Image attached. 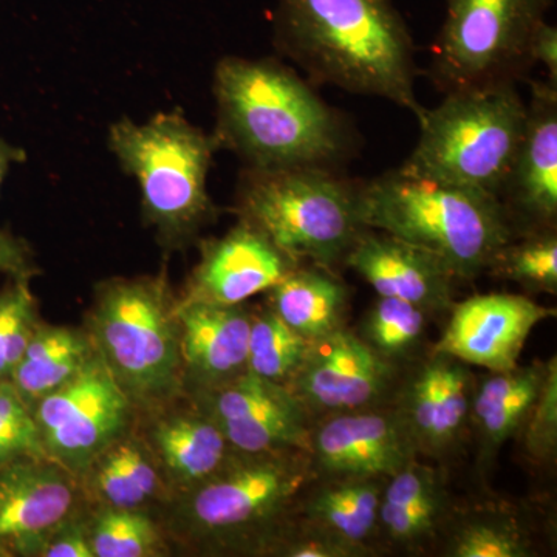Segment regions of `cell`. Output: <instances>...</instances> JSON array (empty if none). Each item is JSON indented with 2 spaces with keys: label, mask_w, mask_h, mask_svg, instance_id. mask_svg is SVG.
I'll list each match as a JSON object with an SVG mask.
<instances>
[{
  "label": "cell",
  "mask_w": 557,
  "mask_h": 557,
  "mask_svg": "<svg viewBox=\"0 0 557 557\" xmlns=\"http://www.w3.org/2000/svg\"><path fill=\"white\" fill-rule=\"evenodd\" d=\"M220 149L255 170H336L354 152V129L313 84L276 60L226 57L214 70Z\"/></svg>",
  "instance_id": "6da1fadb"
},
{
  "label": "cell",
  "mask_w": 557,
  "mask_h": 557,
  "mask_svg": "<svg viewBox=\"0 0 557 557\" xmlns=\"http://www.w3.org/2000/svg\"><path fill=\"white\" fill-rule=\"evenodd\" d=\"M274 33L313 86L383 98L423 119L416 46L394 0H277Z\"/></svg>",
  "instance_id": "7a4b0ae2"
},
{
  "label": "cell",
  "mask_w": 557,
  "mask_h": 557,
  "mask_svg": "<svg viewBox=\"0 0 557 557\" xmlns=\"http://www.w3.org/2000/svg\"><path fill=\"white\" fill-rule=\"evenodd\" d=\"M359 219L442 260L457 282L486 273L515 237L496 196L399 170L362 182Z\"/></svg>",
  "instance_id": "3957f363"
},
{
  "label": "cell",
  "mask_w": 557,
  "mask_h": 557,
  "mask_svg": "<svg viewBox=\"0 0 557 557\" xmlns=\"http://www.w3.org/2000/svg\"><path fill=\"white\" fill-rule=\"evenodd\" d=\"M109 148L137 180L143 218L164 247H183L215 219L208 174L219 143L180 110L157 113L141 124L116 121L110 126Z\"/></svg>",
  "instance_id": "277c9868"
},
{
  "label": "cell",
  "mask_w": 557,
  "mask_h": 557,
  "mask_svg": "<svg viewBox=\"0 0 557 557\" xmlns=\"http://www.w3.org/2000/svg\"><path fill=\"white\" fill-rule=\"evenodd\" d=\"M361 185L324 168H245L236 211L296 262L333 270L366 230L359 219Z\"/></svg>",
  "instance_id": "5b68a950"
},
{
  "label": "cell",
  "mask_w": 557,
  "mask_h": 557,
  "mask_svg": "<svg viewBox=\"0 0 557 557\" xmlns=\"http://www.w3.org/2000/svg\"><path fill=\"white\" fill-rule=\"evenodd\" d=\"M525 120L516 83L448 91L418 121L420 139L399 170L498 197Z\"/></svg>",
  "instance_id": "8992f818"
},
{
  "label": "cell",
  "mask_w": 557,
  "mask_h": 557,
  "mask_svg": "<svg viewBox=\"0 0 557 557\" xmlns=\"http://www.w3.org/2000/svg\"><path fill=\"white\" fill-rule=\"evenodd\" d=\"M177 302L164 273L109 278L95 293L87 332L134 405H156L182 387Z\"/></svg>",
  "instance_id": "52a82bcc"
},
{
  "label": "cell",
  "mask_w": 557,
  "mask_h": 557,
  "mask_svg": "<svg viewBox=\"0 0 557 557\" xmlns=\"http://www.w3.org/2000/svg\"><path fill=\"white\" fill-rule=\"evenodd\" d=\"M318 479L307 450L244 454L190 490L185 520L190 531L220 547L255 544L274 552L287 536L307 487Z\"/></svg>",
  "instance_id": "ba28073f"
},
{
  "label": "cell",
  "mask_w": 557,
  "mask_h": 557,
  "mask_svg": "<svg viewBox=\"0 0 557 557\" xmlns=\"http://www.w3.org/2000/svg\"><path fill=\"white\" fill-rule=\"evenodd\" d=\"M553 0H446L432 79L448 91L516 83L533 69L531 42Z\"/></svg>",
  "instance_id": "9c48e42d"
},
{
  "label": "cell",
  "mask_w": 557,
  "mask_h": 557,
  "mask_svg": "<svg viewBox=\"0 0 557 557\" xmlns=\"http://www.w3.org/2000/svg\"><path fill=\"white\" fill-rule=\"evenodd\" d=\"M132 405L100 355H95L78 375L33 408L44 453L70 474L86 472L121 437Z\"/></svg>",
  "instance_id": "30bf717a"
},
{
  "label": "cell",
  "mask_w": 557,
  "mask_h": 557,
  "mask_svg": "<svg viewBox=\"0 0 557 557\" xmlns=\"http://www.w3.org/2000/svg\"><path fill=\"white\" fill-rule=\"evenodd\" d=\"M287 387L314 421L391 403L398 387V369L358 333L343 327L311 341Z\"/></svg>",
  "instance_id": "8fae6325"
},
{
  "label": "cell",
  "mask_w": 557,
  "mask_h": 557,
  "mask_svg": "<svg viewBox=\"0 0 557 557\" xmlns=\"http://www.w3.org/2000/svg\"><path fill=\"white\" fill-rule=\"evenodd\" d=\"M200 412L218 424L237 453H309L313 420L284 384L247 370L222 386L200 392Z\"/></svg>",
  "instance_id": "7c38bea8"
},
{
  "label": "cell",
  "mask_w": 557,
  "mask_h": 557,
  "mask_svg": "<svg viewBox=\"0 0 557 557\" xmlns=\"http://www.w3.org/2000/svg\"><path fill=\"white\" fill-rule=\"evenodd\" d=\"M309 454L318 478L388 479L418 458L394 403L318 418Z\"/></svg>",
  "instance_id": "4fadbf2b"
},
{
  "label": "cell",
  "mask_w": 557,
  "mask_h": 557,
  "mask_svg": "<svg viewBox=\"0 0 557 557\" xmlns=\"http://www.w3.org/2000/svg\"><path fill=\"white\" fill-rule=\"evenodd\" d=\"M475 380L465 362L431 351L405 383L398 384L392 403L418 456L445 460L457 453L469 431Z\"/></svg>",
  "instance_id": "5bb4252c"
},
{
  "label": "cell",
  "mask_w": 557,
  "mask_h": 557,
  "mask_svg": "<svg viewBox=\"0 0 557 557\" xmlns=\"http://www.w3.org/2000/svg\"><path fill=\"white\" fill-rule=\"evenodd\" d=\"M516 236L556 230L557 86L531 83L525 129L497 197Z\"/></svg>",
  "instance_id": "9a60e30c"
},
{
  "label": "cell",
  "mask_w": 557,
  "mask_h": 557,
  "mask_svg": "<svg viewBox=\"0 0 557 557\" xmlns=\"http://www.w3.org/2000/svg\"><path fill=\"white\" fill-rule=\"evenodd\" d=\"M445 332L432 351L445 354L472 368L509 372L536 325L556 314L522 295H475L454 304Z\"/></svg>",
  "instance_id": "2e32d148"
},
{
  "label": "cell",
  "mask_w": 557,
  "mask_h": 557,
  "mask_svg": "<svg viewBox=\"0 0 557 557\" xmlns=\"http://www.w3.org/2000/svg\"><path fill=\"white\" fill-rule=\"evenodd\" d=\"M70 475L47 457L0 465V556H40L72 516Z\"/></svg>",
  "instance_id": "e0dca14e"
},
{
  "label": "cell",
  "mask_w": 557,
  "mask_h": 557,
  "mask_svg": "<svg viewBox=\"0 0 557 557\" xmlns=\"http://www.w3.org/2000/svg\"><path fill=\"white\" fill-rule=\"evenodd\" d=\"M299 265L255 226L239 220L225 236L203 242L200 262L180 300L240 306L269 292Z\"/></svg>",
  "instance_id": "ac0fdd59"
},
{
  "label": "cell",
  "mask_w": 557,
  "mask_h": 557,
  "mask_svg": "<svg viewBox=\"0 0 557 557\" xmlns=\"http://www.w3.org/2000/svg\"><path fill=\"white\" fill-rule=\"evenodd\" d=\"M344 265L357 271L379 296L408 300L428 314L453 309L457 278L448 267L383 231H362Z\"/></svg>",
  "instance_id": "d6986e66"
},
{
  "label": "cell",
  "mask_w": 557,
  "mask_h": 557,
  "mask_svg": "<svg viewBox=\"0 0 557 557\" xmlns=\"http://www.w3.org/2000/svg\"><path fill=\"white\" fill-rule=\"evenodd\" d=\"M251 317L244 304L178 300L183 379L193 381L199 394L247 372Z\"/></svg>",
  "instance_id": "ffe728a7"
},
{
  "label": "cell",
  "mask_w": 557,
  "mask_h": 557,
  "mask_svg": "<svg viewBox=\"0 0 557 557\" xmlns=\"http://www.w3.org/2000/svg\"><path fill=\"white\" fill-rule=\"evenodd\" d=\"M386 483L383 478H318L300 497L293 528L330 539L354 557L376 555Z\"/></svg>",
  "instance_id": "44dd1931"
},
{
  "label": "cell",
  "mask_w": 557,
  "mask_h": 557,
  "mask_svg": "<svg viewBox=\"0 0 557 557\" xmlns=\"http://www.w3.org/2000/svg\"><path fill=\"white\" fill-rule=\"evenodd\" d=\"M450 500L440 469L416 460L387 479L381 497L379 541L416 549L448 522Z\"/></svg>",
  "instance_id": "7402d4cb"
},
{
  "label": "cell",
  "mask_w": 557,
  "mask_h": 557,
  "mask_svg": "<svg viewBox=\"0 0 557 557\" xmlns=\"http://www.w3.org/2000/svg\"><path fill=\"white\" fill-rule=\"evenodd\" d=\"M547 362L536 361L509 372H490L475 380L469 429L478 443L479 463L490 468L498 450L512 435L519 434L539 388Z\"/></svg>",
  "instance_id": "603a6c76"
},
{
  "label": "cell",
  "mask_w": 557,
  "mask_h": 557,
  "mask_svg": "<svg viewBox=\"0 0 557 557\" xmlns=\"http://www.w3.org/2000/svg\"><path fill=\"white\" fill-rule=\"evenodd\" d=\"M269 293L270 309L302 338L317 341L346 327L350 289L333 270L299 263Z\"/></svg>",
  "instance_id": "cb8c5ba5"
},
{
  "label": "cell",
  "mask_w": 557,
  "mask_h": 557,
  "mask_svg": "<svg viewBox=\"0 0 557 557\" xmlns=\"http://www.w3.org/2000/svg\"><path fill=\"white\" fill-rule=\"evenodd\" d=\"M95 355L89 332L40 322L10 383L33 410L40 399L78 375Z\"/></svg>",
  "instance_id": "d4e9b609"
},
{
  "label": "cell",
  "mask_w": 557,
  "mask_h": 557,
  "mask_svg": "<svg viewBox=\"0 0 557 557\" xmlns=\"http://www.w3.org/2000/svg\"><path fill=\"white\" fill-rule=\"evenodd\" d=\"M152 443L168 474L188 491L214 475L234 453L203 412L163 418L153 426Z\"/></svg>",
  "instance_id": "484cf974"
},
{
  "label": "cell",
  "mask_w": 557,
  "mask_h": 557,
  "mask_svg": "<svg viewBox=\"0 0 557 557\" xmlns=\"http://www.w3.org/2000/svg\"><path fill=\"white\" fill-rule=\"evenodd\" d=\"M104 507L138 509L159 491V472L138 442L119 437L86 469Z\"/></svg>",
  "instance_id": "4316f807"
},
{
  "label": "cell",
  "mask_w": 557,
  "mask_h": 557,
  "mask_svg": "<svg viewBox=\"0 0 557 557\" xmlns=\"http://www.w3.org/2000/svg\"><path fill=\"white\" fill-rule=\"evenodd\" d=\"M426 318V311L408 300L379 296L364 314L358 335L380 357L398 364L420 348Z\"/></svg>",
  "instance_id": "83f0119b"
},
{
  "label": "cell",
  "mask_w": 557,
  "mask_h": 557,
  "mask_svg": "<svg viewBox=\"0 0 557 557\" xmlns=\"http://www.w3.org/2000/svg\"><path fill=\"white\" fill-rule=\"evenodd\" d=\"M311 341L289 329L273 310L252 314L248 339V372L288 386L298 372Z\"/></svg>",
  "instance_id": "f1b7e54d"
},
{
  "label": "cell",
  "mask_w": 557,
  "mask_h": 557,
  "mask_svg": "<svg viewBox=\"0 0 557 557\" xmlns=\"http://www.w3.org/2000/svg\"><path fill=\"white\" fill-rule=\"evenodd\" d=\"M486 273L533 293H557L556 230L512 237L497 249Z\"/></svg>",
  "instance_id": "f546056e"
},
{
  "label": "cell",
  "mask_w": 557,
  "mask_h": 557,
  "mask_svg": "<svg viewBox=\"0 0 557 557\" xmlns=\"http://www.w3.org/2000/svg\"><path fill=\"white\" fill-rule=\"evenodd\" d=\"M450 557H530L533 545L525 528L508 516H475L460 520L446 541Z\"/></svg>",
  "instance_id": "4dcf8cb0"
},
{
  "label": "cell",
  "mask_w": 557,
  "mask_h": 557,
  "mask_svg": "<svg viewBox=\"0 0 557 557\" xmlns=\"http://www.w3.org/2000/svg\"><path fill=\"white\" fill-rule=\"evenodd\" d=\"M89 531L95 557L156 556L161 548L159 531L138 509L104 507Z\"/></svg>",
  "instance_id": "1f68e13d"
},
{
  "label": "cell",
  "mask_w": 557,
  "mask_h": 557,
  "mask_svg": "<svg viewBox=\"0 0 557 557\" xmlns=\"http://www.w3.org/2000/svg\"><path fill=\"white\" fill-rule=\"evenodd\" d=\"M40 322L30 281L9 278L0 288V381H10Z\"/></svg>",
  "instance_id": "d6a6232c"
},
{
  "label": "cell",
  "mask_w": 557,
  "mask_h": 557,
  "mask_svg": "<svg viewBox=\"0 0 557 557\" xmlns=\"http://www.w3.org/2000/svg\"><path fill=\"white\" fill-rule=\"evenodd\" d=\"M522 432L523 450L537 467L555 463L557 453V359L547 361L537 397L528 410Z\"/></svg>",
  "instance_id": "836d02e7"
},
{
  "label": "cell",
  "mask_w": 557,
  "mask_h": 557,
  "mask_svg": "<svg viewBox=\"0 0 557 557\" xmlns=\"http://www.w3.org/2000/svg\"><path fill=\"white\" fill-rule=\"evenodd\" d=\"M44 457L47 456L30 406L10 381H0V465Z\"/></svg>",
  "instance_id": "e575fe53"
},
{
  "label": "cell",
  "mask_w": 557,
  "mask_h": 557,
  "mask_svg": "<svg viewBox=\"0 0 557 557\" xmlns=\"http://www.w3.org/2000/svg\"><path fill=\"white\" fill-rule=\"evenodd\" d=\"M25 160L27 153L24 149L0 138V186L9 174L11 164L24 163ZM39 273L38 263L27 242L0 228V274L9 278L32 281Z\"/></svg>",
  "instance_id": "d590c367"
},
{
  "label": "cell",
  "mask_w": 557,
  "mask_h": 557,
  "mask_svg": "<svg viewBox=\"0 0 557 557\" xmlns=\"http://www.w3.org/2000/svg\"><path fill=\"white\" fill-rule=\"evenodd\" d=\"M44 557H95L89 528L69 522L62 525L47 542Z\"/></svg>",
  "instance_id": "8d00e7d4"
},
{
  "label": "cell",
  "mask_w": 557,
  "mask_h": 557,
  "mask_svg": "<svg viewBox=\"0 0 557 557\" xmlns=\"http://www.w3.org/2000/svg\"><path fill=\"white\" fill-rule=\"evenodd\" d=\"M531 58L534 65H544L548 83L557 86V28L547 21L537 28L531 42Z\"/></svg>",
  "instance_id": "74e56055"
}]
</instances>
